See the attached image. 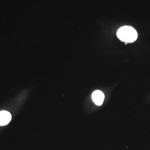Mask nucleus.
<instances>
[{
  "label": "nucleus",
  "instance_id": "f257e3e1",
  "mask_svg": "<svg viewBox=\"0 0 150 150\" xmlns=\"http://www.w3.org/2000/svg\"><path fill=\"white\" fill-rule=\"evenodd\" d=\"M117 36L118 38L123 42L126 43H132L137 40L138 34L134 28L125 26L118 29L117 32Z\"/></svg>",
  "mask_w": 150,
  "mask_h": 150
},
{
  "label": "nucleus",
  "instance_id": "f03ea898",
  "mask_svg": "<svg viewBox=\"0 0 150 150\" xmlns=\"http://www.w3.org/2000/svg\"><path fill=\"white\" fill-rule=\"evenodd\" d=\"M92 98L96 105L98 106H101L102 105L104 101L105 96L102 91L96 90L93 92L92 95Z\"/></svg>",
  "mask_w": 150,
  "mask_h": 150
},
{
  "label": "nucleus",
  "instance_id": "7ed1b4c3",
  "mask_svg": "<svg viewBox=\"0 0 150 150\" xmlns=\"http://www.w3.org/2000/svg\"><path fill=\"white\" fill-rule=\"evenodd\" d=\"M11 115L10 113L2 111L0 112V126H5L10 122Z\"/></svg>",
  "mask_w": 150,
  "mask_h": 150
}]
</instances>
